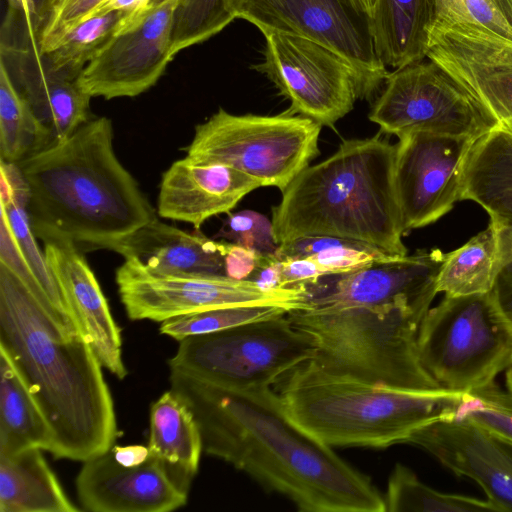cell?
I'll return each instance as SVG.
<instances>
[{
  "instance_id": "obj_24",
  "label": "cell",
  "mask_w": 512,
  "mask_h": 512,
  "mask_svg": "<svg viewBox=\"0 0 512 512\" xmlns=\"http://www.w3.org/2000/svg\"><path fill=\"white\" fill-rule=\"evenodd\" d=\"M437 19L436 0H376L369 26L383 65L397 69L427 58Z\"/></svg>"
},
{
  "instance_id": "obj_2",
  "label": "cell",
  "mask_w": 512,
  "mask_h": 512,
  "mask_svg": "<svg viewBox=\"0 0 512 512\" xmlns=\"http://www.w3.org/2000/svg\"><path fill=\"white\" fill-rule=\"evenodd\" d=\"M0 348L43 411L55 458L84 462L114 446L113 398L91 344L80 334L66 333L2 264Z\"/></svg>"
},
{
  "instance_id": "obj_18",
  "label": "cell",
  "mask_w": 512,
  "mask_h": 512,
  "mask_svg": "<svg viewBox=\"0 0 512 512\" xmlns=\"http://www.w3.org/2000/svg\"><path fill=\"white\" fill-rule=\"evenodd\" d=\"M427 58L464 84L512 132V40L464 23L438 20Z\"/></svg>"
},
{
  "instance_id": "obj_11",
  "label": "cell",
  "mask_w": 512,
  "mask_h": 512,
  "mask_svg": "<svg viewBox=\"0 0 512 512\" xmlns=\"http://www.w3.org/2000/svg\"><path fill=\"white\" fill-rule=\"evenodd\" d=\"M120 300L131 320L163 322L203 310L246 304H274L290 311L309 309L303 285L268 288L253 280L217 275H167L132 258L117 268Z\"/></svg>"
},
{
  "instance_id": "obj_7",
  "label": "cell",
  "mask_w": 512,
  "mask_h": 512,
  "mask_svg": "<svg viewBox=\"0 0 512 512\" xmlns=\"http://www.w3.org/2000/svg\"><path fill=\"white\" fill-rule=\"evenodd\" d=\"M418 352L442 389L473 391L495 382L512 366V320L493 290L444 296L422 319Z\"/></svg>"
},
{
  "instance_id": "obj_31",
  "label": "cell",
  "mask_w": 512,
  "mask_h": 512,
  "mask_svg": "<svg viewBox=\"0 0 512 512\" xmlns=\"http://www.w3.org/2000/svg\"><path fill=\"white\" fill-rule=\"evenodd\" d=\"M383 497L385 512H497L487 499L431 488L400 463L395 465Z\"/></svg>"
},
{
  "instance_id": "obj_30",
  "label": "cell",
  "mask_w": 512,
  "mask_h": 512,
  "mask_svg": "<svg viewBox=\"0 0 512 512\" xmlns=\"http://www.w3.org/2000/svg\"><path fill=\"white\" fill-rule=\"evenodd\" d=\"M53 432L9 355L0 348V455L29 448L51 452Z\"/></svg>"
},
{
  "instance_id": "obj_12",
  "label": "cell",
  "mask_w": 512,
  "mask_h": 512,
  "mask_svg": "<svg viewBox=\"0 0 512 512\" xmlns=\"http://www.w3.org/2000/svg\"><path fill=\"white\" fill-rule=\"evenodd\" d=\"M262 34L264 61L254 68L290 101L291 113L333 126L353 109L356 100L363 99L356 70L335 51L297 35Z\"/></svg>"
},
{
  "instance_id": "obj_3",
  "label": "cell",
  "mask_w": 512,
  "mask_h": 512,
  "mask_svg": "<svg viewBox=\"0 0 512 512\" xmlns=\"http://www.w3.org/2000/svg\"><path fill=\"white\" fill-rule=\"evenodd\" d=\"M17 164L38 239L55 235L86 249H107L156 217L115 153L107 117L91 118L64 141Z\"/></svg>"
},
{
  "instance_id": "obj_44",
  "label": "cell",
  "mask_w": 512,
  "mask_h": 512,
  "mask_svg": "<svg viewBox=\"0 0 512 512\" xmlns=\"http://www.w3.org/2000/svg\"><path fill=\"white\" fill-rule=\"evenodd\" d=\"M115 459L124 466H136L149 457V449L142 445L113 446L111 448Z\"/></svg>"
},
{
  "instance_id": "obj_43",
  "label": "cell",
  "mask_w": 512,
  "mask_h": 512,
  "mask_svg": "<svg viewBox=\"0 0 512 512\" xmlns=\"http://www.w3.org/2000/svg\"><path fill=\"white\" fill-rule=\"evenodd\" d=\"M507 226L509 238L507 262L497 277L493 292L504 312L512 317V224Z\"/></svg>"
},
{
  "instance_id": "obj_17",
  "label": "cell",
  "mask_w": 512,
  "mask_h": 512,
  "mask_svg": "<svg viewBox=\"0 0 512 512\" xmlns=\"http://www.w3.org/2000/svg\"><path fill=\"white\" fill-rule=\"evenodd\" d=\"M442 250L421 249L392 256L356 270L304 284L310 308L379 306L394 303L431 306L445 261ZM309 308V309H310Z\"/></svg>"
},
{
  "instance_id": "obj_33",
  "label": "cell",
  "mask_w": 512,
  "mask_h": 512,
  "mask_svg": "<svg viewBox=\"0 0 512 512\" xmlns=\"http://www.w3.org/2000/svg\"><path fill=\"white\" fill-rule=\"evenodd\" d=\"M41 135L29 102L0 60V156L18 163L40 149Z\"/></svg>"
},
{
  "instance_id": "obj_34",
  "label": "cell",
  "mask_w": 512,
  "mask_h": 512,
  "mask_svg": "<svg viewBox=\"0 0 512 512\" xmlns=\"http://www.w3.org/2000/svg\"><path fill=\"white\" fill-rule=\"evenodd\" d=\"M126 15L122 11H113L81 23L56 49L44 53L51 67L56 72L77 80L103 45L120 30Z\"/></svg>"
},
{
  "instance_id": "obj_48",
  "label": "cell",
  "mask_w": 512,
  "mask_h": 512,
  "mask_svg": "<svg viewBox=\"0 0 512 512\" xmlns=\"http://www.w3.org/2000/svg\"><path fill=\"white\" fill-rule=\"evenodd\" d=\"M166 1L167 0H150L148 8L159 6V5H161L162 3L166 2Z\"/></svg>"
},
{
  "instance_id": "obj_41",
  "label": "cell",
  "mask_w": 512,
  "mask_h": 512,
  "mask_svg": "<svg viewBox=\"0 0 512 512\" xmlns=\"http://www.w3.org/2000/svg\"><path fill=\"white\" fill-rule=\"evenodd\" d=\"M265 254L227 241L225 275L237 280H251Z\"/></svg>"
},
{
  "instance_id": "obj_40",
  "label": "cell",
  "mask_w": 512,
  "mask_h": 512,
  "mask_svg": "<svg viewBox=\"0 0 512 512\" xmlns=\"http://www.w3.org/2000/svg\"><path fill=\"white\" fill-rule=\"evenodd\" d=\"M104 0H51L47 19L39 33L42 53H49L81 23L88 20L93 10Z\"/></svg>"
},
{
  "instance_id": "obj_16",
  "label": "cell",
  "mask_w": 512,
  "mask_h": 512,
  "mask_svg": "<svg viewBox=\"0 0 512 512\" xmlns=\"http://www.w3.org/2000/svg\"><path fill=\"white\" fill-rule=\"evenodd\" d=\"M179 0H167L114 34L77 79L92 97H134L159 80L171 53L174 12Z\"/></svg>"
},
{
  "instance_id": "obj_23",
  "label": "cell",
  "mask_w": 512,
  "mask_h": 512,
  "mask_svg": "<svg viewBox=\"0 0 512 512\" xmlns=\"http://www.w3.org/2000/svg\"><path fill=\"white\" fill-rule=\"evenodd\" d=\"M226 248L227 241H216L200 232H186L157 217L107 247L153 272L180 276H226Z\"/></svg>"
},
{
  "instance_id": "obj_22",
  "label": "cell",
  "mask_w": 512,
  "mask_h": 512,
  "mask_svg": "<svg viewBox=\"0 0 512 512\" xmlns=\"http://www.w3.org/2000/svg\"><path fill=\"white\" fill-rule=\"evenodd\" d=\"M259 187L254 179L232 167L186 156L163 173L157 212L162 218L189 223L199 230L209 218L230 213Z\"/></svg>"
},
{
  "instance_id": "obj_27",
  "label": "cell",
  "mask_w": 512,
  "mask_h": 512,
  "mask_svg": "<svg viewBox=\"0 0 512 512\" xmlns=\"http://www.w3.org/2000/svg\"><path fill=\"white\" fill-rule=\"evenodd\" d=\"M481 206L490 218L512 224V132L501 126L473 144L463 167L460 201Z\"/></svg>"
},
{
  "instance_id": "obj_49",
  "label": "cell",
  "mask_w": 512,
  "mask_h": 512,
  "mask_svg": "<svg viewBox=\"0 0 512 512\" xmlns=\"http://www.w3.org/2000/svg\"><path fill=\"white\" fill-rule=\"evenodd\" d=\"M510 318H511V320H512V317H510Z\"/></svg>"
},
{
  "instance_id": "obj_14",
  "label": "cell",
  "mask_w": 512,
  "mask_h": 512,
  "mask_svg": "<svg viewBox=\"0 0 512 512\" xmlns=\"http://www.w3.org/2000/svg\"><path fill=\"white\" fill-rule=\"evenodd\" d=\"M1 61L36 118L41 135L39 150L64 141L91 119V97L77 80L51 67L23 13L11 7L2 25Z\"/></svg>"
},
{
  "instance_id": "obj_10",
  "label": "cell",
  "mask_w": 512,
  "mask_h": 512,
  "mask_svg": "<svg viewBox=\"0 0 512 512\" xmlns=\"http://www.w3.org/2000/svg\"><path fill=\"white\" fill-rule=\"evenodd\" d=\"M425 59L388 74L369 113L380 133L399 138L425 131L478 140L500 126L464 84L437 62Z\"/></svg>"
},
{
  "instance_id": "obj_28",
  "label": "cell",
  "mask_w": 512,
  "mask_h": 512,
  "mask_svg": "<svg viewBox=\"0 0 512 512\" xmlns=\"http://www.w3.org/2000/svg\"><path fill=\"white\" fill-rule=\"evenodd\" d=\"M508 226L490 218L488 226L446 254L436 280L437 292L465 296L493 290L507 262Z\"/></svg>"
},
{
  "instance_id": "obj_46",
  "label": "cell",
  "mask_w": 512,
  "mask_h": 512,
  "mask_svg": "<svg viewBox=\"0 0 512 512\" xmlns=\"http://www.w3.org/2000/svg\"><path fill=\"white\" fill-rule=\"evenodd\" d=\"M8 3H9V7L19 10L23 13L28 29L34 31L33 24H32L31 1L30 0H8Z\"/></svg>"
},
{
  "instance_id": "obj_5",
  "label": "cell",
  "mask_w": 512,
  "mask_h": 512,
  "mask_svg": "<svg viewBox=\"0 0 512 512\" xmlns=\"http://www.w3.org/2000/svg\"><path fill=\"white\" fill-rule=\"evenodd\" d=\"M277 384L286 415L319 442L340 447L387 448L418 429L454 419L461 395L399 390L330 372L314 360Z\"/></svg>"
},
{
  "instance_id": "obj_6",
  "label": "cell",
  "mask_w": 512,
  "mask_h": 512,
  "mask_svg": "<svg viewBox=\"0 0 512 512\" xmlns=\"http://www.w3.org/2000/svg\"><path fill=\"white\" fill-rule=\"evenodd\" d=\"M429 309L394 303L310 308L287 316L313 340V360L330 372L399 390L450 392L428 374L419 357V328Z\"/></svg>"
},
{
  "instance_id": "obj_35",
  "label": "cell",
  "mask_w": 512,
  "mask_h": 512,
  "mask_svg": "<svg viewBox=\"0 0 512 512\" xmlns=\"http://www.w3.org/2000/svg\"><path fill=\"white\" fill-rule=\"evenodd\" d=\"M291 312L274 304L233 305L173 317L161 322L160 333L181 341L188 337L230 329Z\"/></svg>"
},
{
  "instance_id": "obj_9",
  "label": "cell",
  "mask_w": 512,
  "mask_h": 512,
  "mask_svg": "<svg viewBox=\"0 0 512 512\" xmlns=\"http://www.w3.org/2000/svg\"><path fill=\"white\" fill-rule=\"evenodd\" d=\"M321 125L289 110L231 114L220 108L195 128L187 156L232 167L282 192L319 155Z\"/></svg>"
},
{
  "instance_id": "obj_42",
  "label": "cell",
  "mask_w": 512,
  "mask_h": 512,
  "mask_svg": "<svg viewBox=\"0 0 512 512\" xmlns=\"http://www.w3.org/2000/svg\"><path fill=\"white\" fill-rule=\"evenodd\" d=\"M149 3L150 0H104L93 10L88 19L113 11H122L128 16L124 18L121 30L141 17L147 11Z\"/></svg>"
},
{
  "instance_id": "obj_45",
  "label": "cell",
  "mask_w": 512,
  "mask_h": 512,
  "mask_svg": "<svg viewBox=\"0 0 512 512\" xmlns=\"http://www.w3.org/2000/svg\"><path fill=\"white\" fill-rule=\"evenodd\" d=\"M31 1V14L32 24L34 31L39 36V33L47 19L51 0H30Z\"/></svg>"
},
{
  "instance_id": "obj_8",
  "label": "cell",
  "mask_w": 512,
  "mask_h": 512,
  "mask_svg": "<svg viewBox=\"0 0 512 512\" xmlns=\"http://www.w3.org/2000/svg\"><path fill=\"white\" fill-rule=\"evenodd\" d=\"M179 342L170 370L235 391L269 388L317 356L287 314Z\"/></svg>"
},
{
  "instance_id": "obj_13",
  "label": "cell",
  "mask_w": 512,
  "mask_h": 512,
  "mask_svg": "<svg viewBox=\"0 0 512 512\" xmlns=\"http://www.w3.org/2000/svg\"><path fill=\"white\" fill-rule=\"evenodd\" d=\"M236 18L261 32L301 36L344 57L361 81L363 99L380 93L389 74L378 58L369 18L354 0H236Z\"/></svg>"
},
{
  "instance_id": "obj_29",
  "label": "cell",
  "mask_w": 512,
  "mask_h": 512,
  "mask_svg": "<svg viewBox=\"0 0 512 512\" xmlns=\"http://www.w3.org/2000/svg\"><path fill=\"white\" fill-rule=\"evenodd\" d=\"M41 449L0 455V512H77Z\"/></svg>"
},
{
  "instance_id": "obj_19",
  "label": "cell",
  "mask_w": 512,
  "mask_h": 512,
  "mask_svg": "<svg viewBox=\"0 0 512 512\" xmlns=\"http://www.w3.org/2000/svg\"><path fill=\"white\" fill-rule=\"evenodd\" d=\"M434 456L454 474L475 481L497 512H512V447L466 420H439L406 442Z\"/></svg>"
},
{
  "instance_id": "obj_47",
  "label": "cell",
  "mask_w": 512,
  "mask_h": 512,
  "mask_svg": "<svg viewBox=\"0 0 512 512\" xmlns=\"http://www.w3.org/2000/svg\"><path fill=\"white\" fill-rule=\"evenodd\" d=\"M357 6L370 18L374 12L376 0H354Z\"/></svg>"
},
{
  "instance_id": "obj_21",
  "label": "cell",
  "mask_w": 512,
  "mask_h": 512,
  "mask_svg": "<svg viewBox=\"0 0 512 512\" xmlns=\"http://www.w3.org/2000/svg\"><path fill=\"white\" fill-rule=\"evenodd\" d=\"M40 239L72 320L102 366L118 379H124L128 371L122 358L121 331L84 255L69 239L55 235Z\"/></svg>"
},
{
  "instance_id": "obj_15",
  "label": "cell",
  "mask_w": 512,
  "mask_h": 512,
  "mask_svg": "<svg viewBox=\"0 0 512 512\" xmlns=\"http://www.w3.org/2000/svg\"><path fill=\"white\" fill-rule=\"evenodd\" d=\"M398 139L394 177L406 235L436 222L460 201L464 163L476 140L425 131Z\"/></svg>"
},
{
  "instance_id": "obj_26",
  "label": "cell",
  "mask_w": 512,
  "mask_h": 512,
  "mask_svg": "<svg viewBox=\"0 0 512 512\" xmlns=\"http://www.w3.org/2000/svg\"><path fill=\"white\" fill-rule=\"evenodd\" d=\"M0 174L1 212L5 214L20 252L40 287L48 313L66 333L82 335L71 318L44 250L41 251L37 243L28 212V186L20 167L17 163L1 160Z\"/></svg>"
},
{
  "instance_id": "obj_37",
  "label": "cell",
  "mask_w": 512,
  "mask_h": 512,
  "mask_svg": "<svg viewBox=\"0 0 512 512\" xmlns=\"http://www.w3.org/2000/svg\"><path fill=\"white\" fill-rule=\"evenodd\" d=\"M454 419L469 421L512 447V393L495 382L463 393Z\"/></svg>"
},
{
  "instance_id": "obj_20",
  "label": "cell",
  "mask_w": 512,
  "mask_h": 512,
  "mask_svg": "<svg viewBox=\"0 0 512 512\" xmlns=\"http://www.w3.org/2000/svg\"><path fill=\"white\" fill-rule=\"evenodd\" d=\"M79 502L92 512H169L184 506L187 491L149 454L136 466L119 463L111 449L84 461L76 478Z\"/></svg>"
},
{
  "instance_id": "obj_1",
  "label": "cell",
  "mask_w": 512,
  "mask_h": 512,
  "mask_svg": "<svg viewBox=\"0 0 512 512\" xmlns=\"http://www.w3.org/2000/svg\"><path fill=\"white\" fill-rule=\"evenodd\" d=\"M170 389L190 407L203 450L290 499L301 512H385L371 479L297 426L271 387L221 388L170 370Z\"/></svg>"
},
{
  "instance_id": "obj_38",
  "label": "cell",
  "mask_w": 512,
  "mask_h": 512,
  "mask_svg": "<svg viewBox=\"0 0 512 512\" xmlns=\"http://www.w3.org/2000/svg\"><path fill=\"white\" fill-rule=\"evenodd\" d=\"M438 20L464 23L512 40V23L496 0H436Z\"/></svg>"
},
{
  "instance_id": "obj_4",
  "label": "cell",
  "mask_w": 512,
  "mask_h": 512,
  "mask_svg": "<svg viewBox=\"0 0 512 512\" xmlns=\"http://www.w3.org/2000/svg\"><path fill=\"white\" fill-rule=\"evenodd\" d=\"M395 153L378 133L344 140L324 161L309 165L272 208L278 245L305 236H336L407 255L395 187Z\"/></svg>"
},
{
  "instance_id": "obj_25",
  "label": "cell",
  "mask_w": 512,
  "mask_h": 512,
  "mask_svg": "<svg viewBox=\"0 0 512 512\" xmlns=\"http://www.w3.org/2000/svg\"><path fill=\"white\" fill-rule=\"evenodd\" d=\"M149 454L166 468L171 479L188 491L197 474L203 441L188 404L171 389L150 408Z\"/></svg>"
},
{
  "instance_id": "obj_39",
  "label": "cell",
  "mask_w": 512,
  "mask_h": 512,
  "mask_svg": "<svg viewBox=\"0 0 512 512\" xmlns=\"http://www.w3.org/2000/svg\"><path fill=\"white\" fill-rule=\"evenodd\" d=\"M216 237L262 254H274L279 246L272 221L253 210L228 213Z\"/></svg>"
},
{
  "instance_id": "obj_32",
  "label": "cell",
  "mask_w": 512,
  "mask_h": 512,
  "mask_svg": "<svg viewBox=\"0 0 512 512\" xmlns=\"http://www.w3.org/2000/svg\"><path fill=\"white\" fill-rule=\"evenodd\" d=\"M279 258H310L329 275L350 272L391 255L383 249L355 239L336 236L299 237L278 246Z\"/></svg>"
},
{
  "instance_id": "obj_36",
  "label": "cell",
  "mask_w": 512,
  "mask_h": 512,
  "mask_svg": "<svg viewBox=\"0 0 512 512\" xmlns=\"http://www.w3.org/2000/svg\"><path fill=\"white\" fill-rule=\"evenodd\" d=\"M236 0H179L174 12L171 53L202 43L235 18Z\"/></svg>"
}]
</instances>
